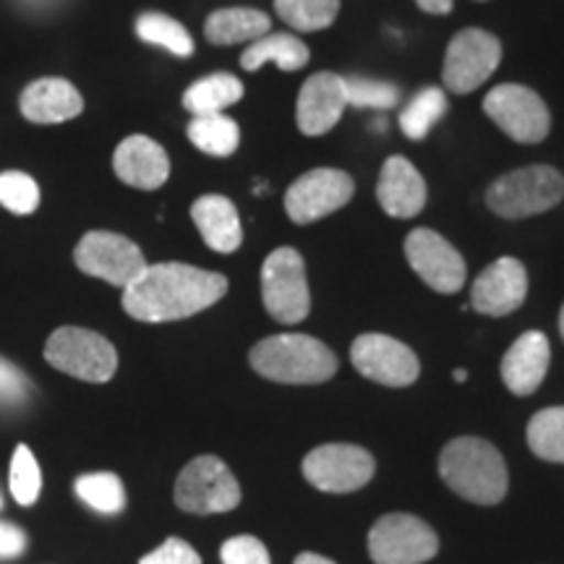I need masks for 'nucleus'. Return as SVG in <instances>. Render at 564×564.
Here are the masks:
<instances>
[{"label": "nucleus", "instance_id": "36", "mask_svg": "<svg viewBox=\"0 0 564 564\" xmlns=\"http://www.w3.org/2000/svg\"><path fill=\"white\" fill-rule=\"evenodd\" d=\"M32 384L26 373L6 358H0V405H21L30 398Z\"/></svg>", "mask_w": 564, "mask_h": 564}, {"label": "nucleus", "instance_id": "13", "mask_svg": "<svg viewBox=\"0 0 564 564\" xmlns=\"http://www.w3.org/2000/svg\"><path fill=\"white\" fill-rule=\"evenodd\" d=\"M356 194V183L345 171L316 167L303 173L285 194V212L295 225H308L343 209Z\"/></svg>", "mask_w": 564, "mask_h": 564}, {"label": "nucleus", "instance_id": "17", "mask_svg": "<svg viewBox=\"0 0 564 564\" xmlns=\"http://www.w3.org/2000/svg\"><path fill=\"white\" fill-rule=\"evenodd\" d=\"M345 108H348V97H345L343 76L333 70H319L303 82L299 102H295V121L306 137H322L340 123Z\"/></svg>", "mask_w": 564, "mask_h": 564}, {"label": "nucleus", "instance_id": "5", "mask_svg": "<svg viewBox=\"0 0 564 564\" xmlns=\"http://www.w3.org/2000/svg\"><path fill=\"white\" fill-rule=\"evenodd\" d=\"M45 358L53 369L82 382L105 384L118 369V352L108 337L82 327H61L47 337Z\"/></svg>", "mask_w": 564, "mask_h": 564}, {"label": "nucleus", "instance_id": "38", "mask_svg": "<svg viewBox=\"0 0 564 564\" xmlns=\"http://www.w3.org/2000/svg\"><path fill=\"white\" fill-rule=\"evenodd\" d=\"M26 535L21 528L11 523H0V560H17L24 554Z\"/></svg>", "mask_w": 564, "mask_h": 564}, {"label": "nucleus", "instance_id": "39", "mask_svg": "<svg viewBox=\"0 0 564 564\" xmlns=\"http://www.w3.org/2000/svg\"><path fill=\"white\" fill-rule=\"evenodd\" d=\"M421 11L434 13V17H444V13L453 11V0H415Z\"/></svg>", "mask_w": 564, "mask_h": 564}, {"label": "nucleus", "instance_id": "15", "mask_svg": "<svg viewBox=\"0 0 564 564\" xmlns=\"http://www.w3.org/2000/svg\"><path fill=\"white\" fill-rule=\"evenodd\" d=\"M405 257L413 272L436 293L453 295L465 285V259L447 238L432 228H415L405 238Z\"/></svg>", "mask_w": 564, "mask_h": 564}, {"label": "nucleus", "instance_id": "26", "mask_svg": "<svg viewBox=\"0 0 564 564\" xmlns=\"http://www.w3.org/2000/svg\"><path fill=\"white\" fill-rule=\"evenodd\" d=\"M188 139L204 154L230 158L238 150L241 131H238V123L225 112H212V116H194V121L188 123Z\"/></svg>", "mask_w": 564, "mask_h": 564}, {"label": "nucleus", "instance_id": "41", "mask_svg": "<svg viewBox=\"0 0 564 564\" xmlns=\"http://www.w3.org/2000/svg\"><path fill=\"white\" fill-rule=\"evenodd\" d=\"M465 379H468V371L457 369V371H455V382H465Z\"/></svg>", "mask_w": 564, "mask_h": 564}, {"label": "nucleus", "instance_id": "24", "mask_svg": "<svg viewBox=\"0 0 564 564\" xmlns=\"http://www.w3.org/2000/svg\"><path fill=\"white\" fill-rule=\"evenodd\" d=\"M264 63H274L282 70H299L308 63V47L295 34H264L253 40L241 55V66L246 70L262 68Z\"/></svg>", "mask_w": 564, "mask_h": 564}, {"label": "nucleus", "instance_id": "40", "mask_svg": "<svg viewBox=\"0 0 564 564\" xmlns=\"http://www.w3.org/2000/svg\"><path fill=\"white\" fill-rule=\"evenodd\" d=\"M293 564H335V562H333V560H327V556H322V554L303 552V554L295 556V562H293Z\"/></svg>", "mask_w": 564, "mask_h": 564}, {"label": "nucleus", "instance_id": "3", "mask_svg": "<svg viewBox=\"0 0 564 564\" xmlns=\"http://www.w3.org/2000/svg\"><path fill=\"white\" fill-rule=\"evenodd\" d=\"M251 369L278 384H322L337 371V356L312 335H274L249 352Z\"/></svg>", "mask_w": 564, "mask_h": 564}, {"label": "nucleus", "instance_id": "2", "mask_svg": "<svg viewBox=\"0 0 564 564\" xmlns=\"http://www.w3.org/2000/svg\"><path fill=\"white\" fill-rule=\"evenodd\" d=\"M440 476L457 497L474 505H499L510 489L505 457L478 436H457L442 449Z\"/></svg>", "mask_w": 564, "mask_h": 564}, {"label": "nucleus", "instance_id": "11", "mask_svg": "<svg viewBox=\"0 0 564 564\" xmlns=\"http://www.w3.org/2000/svg\"><path fill=\"white\" fill-rule=\"evenodd\" d=\"M502 61V42L484 30H463L449 42L442 79L453 95H468L481 87Z\"/></svg>", "mask_w": 564, "mask_h": 564}, {"label": "nucleus", "instance_id": "7", "mask_svg": "<svg viewBox=\"0 0 564 564\" xmlns=\"http://www.w3.org/2000/svg\"><path fill=\"white\" fill-rule=\"evenodd\" d=\"M175 505L192 514L230 512L241 505V486L220 457H194L175 481Z\"/></svg>", "mask_w": 564, "mask_h": 564}, {"label": "nucleus", "instance_id": "4", "mask_svg": "<svg viewBox=\"0 0 564 564\" xmlns=\"http://www.w3.org/2000/svg\"><path fill=\"white\" fill-rule=\"evenodd\" d=\"M564 199V175L549 165L520 167L491 183L486 204L505 220H523L556 207Z\"/></svg>", "mask_w": 564, "mask_h": 564}, {"label": "nucleus", "instance_id": "18", "mask_svg": "<svg viewBox=\"0 0 564 564\" xmlns=\"http://www.w3.org/2000/svg\"><path fill=\"white\" fill-rule=\"evenodd\" d=\"M552 364V345L539 329L520 335L502 358V382L518 398H528L544 382Z\"/></svg>", "mask_w": 564, "mask_h": 564}, {"label": "nucleus", "instance_id": "16", "mask_svg": "<svg viewBox=\"0 0 564 564\" xmlns=\"http://www.w3.org/2000/svg\"><path fill=\"white\" fill-rule=\"evenodd\" d=\"M528 295V272L523 262L502 257L478 274L470 288V306L486 316H507L518 312Z\"/></svg>", "mask_w": 564, "mask_h": 564}, {"label": "nucleus", "instance_id": "32", "mask_svg": "<svg viewBox=\"0 0 564 564\" xmlns=\"http://www.w3.org/2000/svg\"><path fill=\"white\" fill-rule=\"evenodd\" d=\"M9 484H11L13 499H17L21 507H30L37 502L42 491V474H40L37 457L32 455V449L26 447V444H19V447L13 449Z\"/></svg>", "mask_w": 564, "mask_h": 564}, {"label": "nucleus", "instance_id": "34", "mask_svg": "<svg viewBox=\"0 0 564 564\" xmlns=\"http://www.w3.org/2000/svg\"><path fill=\"white\" fill-rule=\"evenodd\" d=\"M0 204L13 215H32L40 204V188L32 175L9 171L0 173Z\"/></svg>", "mask_w": 564, "mask_h": 564}, {"label": "nucleus", "instance_id": "44", "mask_svg": "<svg viewBox=\"0 0 564 564\" xmlns=\"http://www.w3.org/2000/svg\"><path fill=\"white\" fill-rule=\"evenodd\" d=\"M0 507H3V499H0Z\"/></svg>", "mask_w": 564, "mask_h": 564}, {"label": "nucleus", "instance_id": "35", "mask_svg": "<svg viewBox=\"0 0 564 564\" xmlns=\"http://www.w3.org/2000/svg\"><path fill=\"white\" fill-rule=\"evenodd\" d=\"M220 560L223 564H272L267 546L253 535H236L225 541Z\"/></svg>", "mask_w": 564, "mask_h": 564}, {"label": "nucleus", "instance_id": "12", "mask_svg": "<svg viewBox=\"0 0 564 564\" xmlns=\"http://www.w3.org/2000/svg\"><path fill=\"white\" fill-rule=\"evenodd\" d=\"M377 463L369 449L358 444H322L303 460V476L314 489L327 494H348L371 481Z\"/></svg>", "mask_w": 564, "mask_h": 564}, {"label": "nucleus", "instance_id": "25", "mask_svg": "<svg viewBox=\"0 0 564 564\" xmlns=\"http://www.w3.org/2000/svg\"><path fill=\"white\" fill-rule=\"evenodd\" d=\"M243 97V84L232 74H212L194 82L183 95V108L192 116H212L236 105Z\"/></svg>", "mask_w": 564, "mask_h": 564}, {"label": "nucleus", "instance_id": "37", "mask_svg": "<svg viewBox=\"0 0 564 564\" xmlns=\"http://www.w3.org/2000/svg\"><path fill=\"white\" fill-rule=\"evenodd\" d=\"M139 564H202V556L196 554L192 544L181 539H167L165 544L154 549L147 556H141Z\"/></svg>", "mask_w": 564, "mask_h": 564}, {"label": "nucleus", "instance_id": "9", "mask_svg": "<svg viewBox=\"0 0 564 564\" xmlns=\"http://www.w3.org/2000/svg\"><path fill=\"white\" fill-rule=\"evenodd\" d=\"M484 112L518 144H539L552 129L546 102L523 84L494 87L484 100Z\"/></svg>", "mask_w": 564, "mask_h": 564}, {"label": "nucleus", "instance_id": "28", "mask_svg": "<svg viewBox=\"0 0 564 564\" xmlns=\"http://www.w3.org/2000/svg\"><path fill=\"white\" fill-rule=\"evenodd\" d=\"M447 97L440 87H429L419 91L408 108L400 112V129L411 141H421L429 137V131L447 116Z\"/></svg>", "mask_w": 564, "mask_h": 564}, {"label": "nucleus", "instance_id": "43", "mask_svg": "<svg viewBox=\"0 0 564 564\" xmlns=\"http://www.w3.org/2000/svg\"><path fill=\"white\" fill-rule=\"evenodd\" d=\"M26 3H42V0H26Z\"/></svg>", "mask_w": 564, "mask_h": 564}, {"label": "nucleus", "instance_id": "23", "mask_svg": "<svg viewBox=\"0 0 564 564\" xmlns=\"http://www.w3.org/2000/svg\"><path fill=\"white\" fill-rule=\"evenodd\" d=\"M272 19L257 9H220L204 24V34L212 45H238L270 34Z\"/></svg>", "mask_w": 564, "mask_h": 564}, {"label": "nucleus", "instance_id": "10", "mask_svg": "<svg viewBox=\"0 0 564 564\" xmlns=\"http://www.w3.org/2000/svg\"><path fill=\"white\" fill-rule=\"evenodd\" d=\"M74 262L89 278H100L123 291L147 270V259L139 246L110 230L87 232L76 246Z\"/></svg>", "mask_w": 564, "mask_h": 564}, {"label": "nucleus", "instance_id": "6", "mask_svg": "<svg viewBox=\"0 0 564 564\" xmlns=\"http://www.w3.org/2000/svg\"><path fill=\"white\" fill-rule=\"evenodd\" d=\"M262 301L267 314L280 324H299L312 312L306 264L291 246L274 249L262 267Z\"/></svg>", "mask_w": 564, "mask_h": 564}, {"label": "nucleus", "instance_id": "42", "mask_svg": "<svg viewBox=\"0 0 564 564\" xmlns=\"http://www.w3.org/2000/svg\"><path fill=\"white\" fill-rule=\"evenodd\" d=\"M560 333H562V340H564V306H562V314H560Z\"/></svg>", "mask_w": 564, "mask_h": 564}, {"label": "nucleus", "instance_id": "14", "mask_svg": "<svg viewBox=\"0 0 564 564\" xmlns=\"http://www.w3.org/2000/svg\"><path fill=\"white\" fill-rule=\"evenodd\" d=\"M350 361L361 377L384 387H408L421 373L419 356L405 343L379 333L356 337L350 348Z\"/></svg>", "mask_w": 564, "mask_h": 564}, {"label": "nucleus", "instance_id": "1", "mask_svg": "<svg viewBox=\"0 0 564 564\" xmlns=\"http://www.w3.org/2000/svg\"><path fill=\"white\" fill-rule=\"evenodd\" d=\"M225 293L228 280L217 272L181 262L147 264L123 291V308L139 322H178L215 306Z\"/></svg>", "mask_w": 564, "mask_h": 564}, {"label": "nucleus", "instance_id": "21", "mask_svg": "<svg viewBox=\"0 0 564 564\" xmlns=\"http://www.w3.org/2000/svg\"><path fill=\"white\" fill-rule=\"evenodd\" d=\"M21 112L32 123H63L84 110L79 89L66 79H37L21 91Z\"/></svg>", "mask_w": 564, "mask_h": 564}, {"label": "nucleus", "instance_id": "30", "mask_svg": "<svg viewBox=\"0 0 564 564\" xmlns=\"http://www.w3.org/2000/svg\"><path fill=\"white\" fill-rule=\"evenodd\" d=\"M274 11L295 32H319L337 19L340 0H274Z\"/></svg>", "mask_w": 564, "mask_h": 564}, {"label": "nucleus", "instance_id": "22", "mask_svg": "<svg viewBox=\"0 0 564 564\" xmlns=\"http://www.w3.org/2000/svg\"><path fill=\"white\" fill-rule=\"evenodd\" d=\"M192 217L199 228L204 243L217 253H232L241 249L243 228L236 204L228 196L207 194L192 204Z\"/></svg>", "mask_w": 564, "mask_h": 564}, {"label": "nucleus", "instance_id": "19", "mask_svg": "<svg viewBox=\"0 0 564 564\" xmlns=\"http://www.w3.org/2000/svg\"><path fill=\"white\" fill-rule=\"evenodd\" d=\"M112 167L126 186L154 192L171 178V160L158 141L150 137H129L112 154Z\"/></svg>", "mask_w": 564, "mask_h": 564}, {"label": "nucleus", "instance_id": "31", "mask_svg": "<svg viewBox=\"0 0 564 564\" xmlns=\"http://www.w3.org/2000/svg\"><path fill=\"white\" fill-rule=\"evenodd\" d=\"M84 505L102 514H118L126 507V489L116 474H87L76 481Z\"/></svg>", "mask_w": 564, "mask_h": 564}, {"label": "nucleus", "instance_id": "20", "mask_svg": "<svg viewBox=\"0 0 564 564\" xmlns=\"http://www.w3.org/2000/svg\"><path fill=\"white\" fill-rule=\"evenodd\" d=\"M426 181L415 171V165L405 158H390L384 162L382 175H379L377 199L390 217L398 220H411L426 207Z\"/></svg>", "mask_w": 564, "mask_h": 564}, {"label": "nucleus", "instance_id": "33", "mask_svg": "<svg viewBox=\"0 0 564 564\" xmlns=\"http://www.w3.org/2000/svg\"><path fill=\"white\" fill-rule=\"evenodd\" d=\"M345 97L352 108H371V110H390L400 100V89L390 82L377 79H345Z\"/></svg>", "mask_w": 564, "mask_h": 564}, {"label": "nucleus", "instance_id": "8", "mask_svg": "<svg viewBox=\"0 0 564 564\" xmlns=\"http://www.w3.org/2000/svg\"><path fill=\"white\" fill-rule=\"evenodd\" d=\"M440 552V539L432 525L405 512L379 518L369 531V554L373 564H423Z\"/></svg>", "mask_w": 564, "mask_h": 564}, {"label": "nucleus", "instance_id": "29", "mask_svg": "<svg viewBox=\"0 0 564 564\" xmlns=\"http://www.w3.org/2000/svg\"><path fill=\"white\" fill-rule=\"evenodd\" d=\"M137 34L150 45L165 47L175 58H188L194 55V40L181 21L165 13H141L137 19Z\"/></svg>", "mask_w": 564, "mask_h": 564}, {"label": "nucleus", "instance_id": "27", "mask_svg": "<svg viewBox=\"0 0 564 564\" xmlns=\"http://www.w3.org/2000/svg\"><path fill=\"white\" fill-rule=\"evenodd\" d=\"M528 447L546 463H564V405L544 408L528 423Z\"/></svg>", "mask_w": 564, "mask_h": 564}]
</instances>
